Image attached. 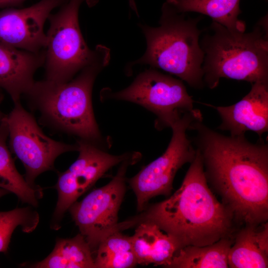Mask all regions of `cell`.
<instances>
[{"instance_id":"cell-1","label":"cell","mask_w":268,"mask_h":268,"mask_svg":"<svg viewBox=\"0 0 268 268\" xmlns=\"http://www.w3.org/2000/svg\"><path fill=\"white\" fill-rule=\"evenodd\" d=\"M189 130L201 156L205 175L234 219L258 225L268 218V144L245 135H225L198 119Z\"/></svg>"},{"instance_id":"cell-2","label":"cell","mask_w":268,"mask_h":268,"mask_svg":"<svg viewBox=\"0 0 268 268\" xmlns=\"http://www.w3.org/2000/svg\"><path fill=\"white\" fill-rule=\"evenodd\" d=\"M234 221L232 213L210 191L196 149L180 188L168 199L148 204L140 215L124 223L126 229L143 222L154 223L182 248L204 246L230 237Z\"/></svg>"},{"instance_id":"cell-3","label":"cell","mask_w":268,"mask_h":268,"mask_svg":"<svg viewBox=\"0 0 268 268\" xmlns=\"http://www.w3.org/2000/svg\"><path fill=\"white\" fill-rule=\"evenodd\" d=\"M166 1L161 8L158 27L139 23L146 43L144 54L130 62L129 73L136 65H147L174 74L196 89H202L204 53L199 38L201 31L198 27L201 16L187 17Z\"/></svg>"},{"instance_id":"cell-4","label":"cell","mask_w":268,"mask_h":268,"mask_svg":"<svg viewBox=\"0 0 268 268\" xmlns=\"http://www.w3.org/2000/svg\"><path fill=\"white\" fill-rule=\"evenodd\" d=\"M110 58L109 49L67 82L35 81L24 94L30 106L53 128L97 145L102 137L93 111L92 90L97 76Z\"/></svg>"},{"instance_id":"cell-5","label":"cell","mask_w":268,"mask_h":268,"mask_svg":"<svg viewBox=\"0 0 268 268\" xmlns=\"http://www.w3.org/2000/svg\"><path fill=\"white\" fill-rule=\"evenodd\" d=\"M267 19V16L262 18L248 33L212 21L200 42L204 86L213 89L221 78L268 83Z\"/></svg>"},{"instance_id":"cell-6","label":"cell","mask_w":268,"mask_h":268,"mask_svg":"<svg viewBox=\"0 0 268 268\" xmlns=\"http://www.w3.org/2000/svg\"><path fill=\"white\" fill-rule=\"evenodd\" d=\"M83 2L85 0H68L48 18L50 26L44 48L45 79L68 82L109 49L98 45L91 50L86 43L78 21L79 9Z\"/></svg>"},{"instance_id":"cell-7","label":"cell","mask_w":268,"mask_h":268,"mask_svg":"<svg viewBox=\"0 0 268 268\" xmlns=\"http://www.w3.org/2000/svg\"><path fill=\"white\" fill-rule=\"evenodd\" d=\"M201 119L202 115L197 109L179 116L169 126L172 136L164 153L128 180L135 195L138 212L144 210L152 198L169 195L177 171L194 160L196 149L187 132L193 121Z\"/></svg>"},{"instance_id":"cell-8","label":"cell","mask_w":268,"mask_h":268,"mask_svg":"<svg viewBox=\"0 0 268 268\" xmlns=\"http://www.w3.org/2000/svg\"><path fill=\"white\" fill-rule=\"evenodd\" d=\"M101 98L129 101L139 105L157 116L158 130L168 128L182 114L192 111L194 101L182 80L154 68L140 73L127 88L117 92L105 88Z\"/></svg>"},{"instance_id":"cell-9","label":"cell","mask_w":268,"mask_h":268,"mask_svg":"<svg viewBox=\"0 0 268 268\" xmlns=\"http://www.w3.org/2000/svg\"><path fill=\"white\" fill-rule=\"evenodd\" d=\"M140 157V153L136 152L123 161L109 183L93 190L68 208L80 233L89 244L92 252L105 237L120 231L118 212L126 192V171L128 167L137 162Z\"/></svg>"},{"instance_id":"cell-10","label":"cell","mask_w":268,"mask_h":268,"mask_svg":"<svg viewBox=\"0 0 268 268\" xmlns=\"http://www.w3.org/2000/svg\"><path fill=\"white\" fill-rule=\"evenodd\" d=\"M9 131V147L25 169V180L35 186L40 174L54 168L56 159L61 154L78 151V145L55 140L42 132L35 118L21 106L14 104L10 113L3 117Z\"/></svg>"},{"instance_id":"cell-11","label":"cell","mask_w":268,"mask_h":268,"mask_svg":"<svg viewBox=\"0 0 268 268\" xmlns=\"http://www.w3.org/2000/svg\"><path fill=\"white\" fill-rule=\"evenodd\" d=\"M76 144L79 152L77 159L67 170L59 175L55 186L58 197L52 218L54 229H58L59 223L69 207L109 169L136 153L114 155L83 139L78 140Z\"/></svg>"},{"instance_id":"cell-12","label":"cell","mask_w":268,"mask_h":268,"mask_svg":"<svg viewBox=\"0 0 268 268\" xmlns=\"http://www.w3.org/2000/svg\"><path fill=\"white\" fill-rule=\"evenodd\" d=\"M67 0H41L28 7L0 11V43L33 52L44 49V24L54 8Z\"/></svg>"},{"instance_id":"cell-13","label":"cell","mask_w":268,"mask_h":268,"mask_svg":"<svg viewBox=\"0 0 268 268\" xmlns=\"http://www.w3.org/2000/svg\"><path fill=\"white\" fill-rule=\"evenodd\" d=\"M204 104L217 111L221 120L217 129L229 132L230 135H245L246 132L253 131L262 138L268 131V83L252 84L249 93L232 105Z\"/></svg>"},{"instance_id":"cell-14","label":"cell","mask_w":268,"mask_h":268,"mask_svg":"<svg viewBox=\"0 0 268 268\" xmlns=\"http://www.w3.org/2000/svg\"><path fill=\"white\" fill-rule=\"evenodd\" d=\"M45 59L44 49L33 52L0 43V88L8 93L14 104L30 89L34 73L44 66Z\"/></svg>"},{"instance_id":"cell-15","label":"cell","mask_w":268,"mask_h":268,"mask_svg":"<svg viewBox=\"0 0 268 268\" xmlns=\"http://www.w3.org/2000/svg\"><path fill=\"white\" fill-rule=\"evenodd\" d=\"M136 226L131 239L137 265L168 268L181 248L179 244L154 223L143 222Z\"/></svg>"},{"instance_id":"cell-16","label":"cell","mask_w":268,"mask_h":268,"mask_svg":"<svg viewBox=\"0 0 268 268\" xmlns=\"http://www.w3.org/2000/svg\"><path fill=\"white\" fill-rule=\"evenodd\" d=\"M228 267H268V223L246 225L235 237L228 255Z\"/></svg>"},{"instance_id":"cell-17","label":"cell","mask_w":268,"mask_h":268,"mask_svg":"<svg viewBox=\"0 0 268 268\" xmlns=\"http://www.w3.org/2000/svg\"><path fill=\"white\" fill-rule=\"evenodd\" d=\"M9 131L3 118L0 123V188L12 193L22 202L36 206L43 195L42 189L27 182L17 170L6 145Z\"/></svg>"},{"instance_id":"cell-18","label":"cell","mask_w":268,"mask_h":268,"mask_svg":"<svg viewBox=\"0 0 268 268\" xmlns=\"http://www.w3.org/2000/svg\"><path fill=\"white\" fill-rule=\"evenodd\" d=\"M232 244L230 236L204 246L184 247L175 254L168 268H229L228 255Z\"/></svg>"},{"instance_id":"cell-19","label":"cell","mask_w":268,"mask_h":268,"mask_svg":"<svg viewBox=\"0 0 268 268\" xmlns=\"http://www.w3.org/2000/svg\"><path fill=\"white\" fill-rule=\"evenodd\" d=\"M92 251L80 233L68 239H59L52 253L32 265L38 268H95Z\"/></svg>"},{"instance_id":"cell-20","label":"cell","mask_w":268,"mask_h":268,"mask_svg":"<svg viewBox=\"0 0 268 268\" xmlns=\"http://www.w3.org/2000/svg\"><path fill=\"white\" fill-rule=\"evenodd\" d=\"M240 0H167L179 12L206 15L226 28L245 31V23L239 19Z\"/></svg>"},{"instance_id":"cell-21","label":"cell","mask_w":268,"mask_h":268,"mask_svg":"<svg viewBox=\"0 0 268 268\" xmlns=\"http://www.w3.org/2000/svg\"><path fill=\"white\" fill-rule=\"evenodd\" d=\"M96 252L95 268H131L137 265L131 236L120 231L105 237L99 243Z\"/></svg>"},{"instance_id":"cell-22","label":"cell","mask_w":268,"mask_h":268,"mask_svg":"<svg viewBox=\"0 0 268 268\" xmlns=\"http://www.w3.org/2000/svg\"><path fill=\"white\" fill-rule=\"evenodd\" d=\"M39 221L38 212L30 207L0 211V252L7 251L14 229L21 227L25 233L34 230Z\"/></svg>"},{"instance_id":"cell-23","label":"cell","mask_w":268,"mask_h":268,"mask_svg":"<svg viewBox=\"0 0 268 268\" xmlns=\"http://www.w3.org/2000/svg\"><path fill=\"white\" fill-rule=\"evenodd\" d=\"M26 0H0V8L16 6L21 4Z\"/></svg>"},{"instance_id":"cell-24","label":"cell","mask_w":268,"mask_h":268,"mask_svg":"<svg viewBox=\"0 0 268 268\" xmlns=\"http://www.w3.org/2000/svg\"><path fill=\"white\" fill-rule=\"evenodd\" d=\"M128 1L130 8L135 13L136 15L139 17V13L135 0H128Z\"/></svg>"},{"instance_id":"cell-25","label":"cell","mask_w":268,"mask_h":268,"mask_svg":"<svg viewBox=\"0 0 268 268\" xmlns=\"http://www.w3.org/2000/svg\"><path fill=\"white\" fill-rule=\"evenodd\" d=\"M99 0H85V2L89 7H92L95 6L99 2Z\"/></svg>"},{"instance_id":"cell-26","label":"cell","mask_w":268,"mask_h":268,"mask_svg":"<svg viewBox=\"0 0 268 268\" xmlns=\"http://www.w3.org/2000/svg\"><path fill=\"white\" fill-rule=\"evenodd\" d=\"M3 96L1 92L0 91V103L2 102V100L3 99ZM5 115H4L2 112L0 110V123L2 121L3 118L4 117Z\"/></svg>"}]
</instances>
